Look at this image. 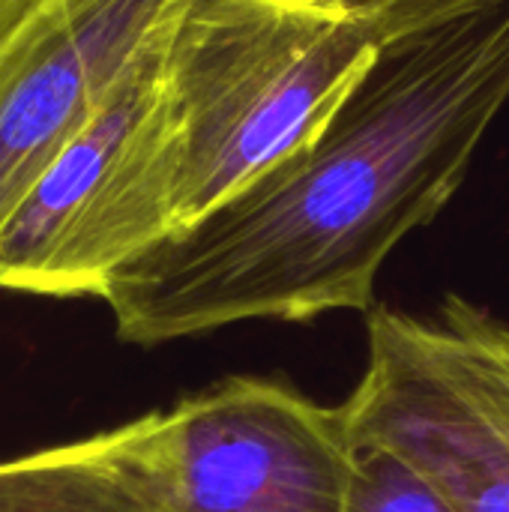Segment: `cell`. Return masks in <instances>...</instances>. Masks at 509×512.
<instances>
[{
	"mask_svg": "<svg viewBox=\"0 0 509 512\" xmlns=\"http://www.w3.org/2000/svg\"><path fill=\"white\" fill-rule=\"evenodd\" d=\"M509 102V0L390 39L318 135L102 291L132 345L360 312Z\"/></svg>",
	"mask_w": 509,
	"mask_h": 512,
	"instance_id": "6da1fadb",
	"label": "cell"
},
{
	"mask_svg": "<svg viewBox=\"0 0 509 512\" xmlns=\"http://www.w3.org/2000/svg\"><path fill=\"white\" fill-rule=\"evenodd\" d=\"M390 39L381 15L333 0H183L165 60V237L318 135Z\"/></svg>",
	"mask_w": 509,
	"mask_h": 512,
	"instance_id": "7a4b0ae2",
	"label": "cell"
},
{
	"mask_svg": "<svg viewBox=\"0 0 509 512\" xmlns=\"http://www.w3.org/2000/svg\"><path fill=\"white\" fill-rule=\"evenodd\" d=\"M153 512H345L357 444L345 408L273 378H225L126 423Z\"/></svg>",
	"mask_w": 509,
	"mask_h": 512,
	"instance_id": "3957f363",
	"label": "cell"
},
{
	"mask_svg": "<svg viewBox=\"0 0 509 512\" xmlns=\"http://www.w3.org/2000/svg\"><path fill=\"white\" fill-rule=\"evenodd\" d=\"M174 21L141 51L12 216L0 237V291L99 300L120 267L162 240L159 165Z\"/></svg>",
	"mask_w": 509,
	"mask_h": 512,
	"instance_id": "277c9868",
	"label": "cell"
},
{
	"mask_svg": "<svg viewBox=\"0 0 509 512\" xmlns=\"http://www.w3.org/2000/svg\"><path fill=\"white\" fill-rule=\"evenodd\" d=\"M183 0H36L0 42V237Z\"/></svg>",
	"mask_w": 509,
	"mask_h": 512,
	"instance_id": "5b68a950",
	"label": "cell"
},
{
	"mask_svg": "<svg viewBox=\"0 0 509 512\" xmlns=\"http://www.w3.org/2000/svg\"><path fill=\"white\" fill-rule=\"evenodd\" d=\"M366 369L342 402L354 444L414 468L453 512H509V438L459 378L441 321L369 318Z\"/></svg>",
	"mask_w": 509,
	"mask_h": 512,
	"instance_id": "8992f818",
	"label": "cell"
},
{
	"mask_svg": "<svg viewBox=\"0 0 509 512\" xmlns=\"http://www.w3.org/2000/svg\"><path fill=\"white\" fill-rule=\"evenodd\" d=\"M0 512H153L129 456L126 423L0 459Z\"/></svg>",
	"mask_w": 509,
	"mask_h": 512,
	"instance_id": "52a82bcc",
	"label": "cell"
},
{
	"mask_svg": "<svg viewBox=\"0 0 509 512\" xmlns=\"http://www.w3.org/2000/svg\"><path fill=\"white\" fill-rule=\"evenodd\" d=\"M441 327L459 378L509 438V324L465 297H447Z\"/></svg>",
	"mask_w": 509,
	"mask_h": 512,
	"instance_id": "ba28073f",
	"label": "cell"
},
{
	"mask_svg": "<svg viewBox=\"0 0 509 512\" xmlns=\"http://www.w3.org/2000/svg\"><path fill=\"white\" fill-rule=\"evenodd\" d=\"M345 512H453V507L390 450L357 444Z\"/></svg>",
	"mask_w": 509,
	"mask_h": 512,
	"instance_id": "9c48e42d",
	"label": "cell"
},
{
	"mask_svg": "<svg viewBox=\"0 0 509 512\" xmlns=\"http://www.w3.org/2000/svg\"><path fill=\"white\" fill-rule=\"evenodd\" d=\"M333 3L381 15L396 39L402 33L450 21L456 15H465L471 9H480V6H489L498 0H333Z\"/></svg>",
	"mask_w": 509,
	"mask_h": 512,
	"instance_id": "30bf717a",
	"label": "cell"
},
{
	"mask_svg": "<svg viewBox=\"0 0 509 512\" xmlns=\"http://www.w3.org/2000/svg\"><path fill=\"white\" fill-rule=\"evenodd\" d=\"M36 0H0V42L6 39V33L27 15V9Z\"/></svg>",
	"mask_w": 509,
	"mask_h": 512,
	"instance_id": "8fae6325",
	"label": "cell"
}]
</instances>
